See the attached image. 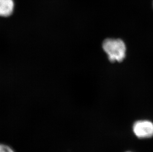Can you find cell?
Here are the masks:
<instances>
[{
	"label": "cell",
	"instance_id": "6",
	"mask_svg": "<svg viewBox=\"0 0 153 152\" xmlns=\"http://www.w3.org/2000/svg\"></svg>",
	"mask_w": 153,
	"mask_h": 152
},
{
	"label": "cell",
	"instance_id": "5",
	"mask_svg": "<svg viewBox=\"0 0 153 152\" xmlns=\"http://www.w3.org/2000/svg\"></svg>",
	"mask_w": 153,
	"mask_h": 152
},
{
	"label": "cell",
	"instance_id": "4",
	"mask_svg": "<svg viewBox=\"0 0 153 152\" xmlns=\"http://www.w3.org/2000/svg\"><path fill=\"white\" fill-rule=\"evenodd\" d=\"M0 152H15L10 147L4 144L0 143Z\"/></svg>",
	"mask_w": 153,
	"mask_h": 152
},
{
	"label": "cell",
	"instance_id": "1",
	"mask_svg": "<svg viewBox=\"0 0 153 152\" xmlns=\"http://www.w3.org/2000/svg\"><path fill=\"white\" fill-rule=\"evenodd\" d=\"M102 47L111 62H120L126 58V46L124 41L121 39H105L102 42Z\"/></svg>",
	"mask_w": 153,
	"mask_h": 152
},
{
	"label": "cell",
	"instance_id": "2",
	"mask_svg": "<svg viewBox=\"0 0 153 152\" xmlns=\"http://www.w3.org/2000/svg\"><path fill=\"white\" fill-rule=\"evenodd\" d=\"M133 132L137 137L148 138L153 137V123L147 120L135 122L133 126Z\"/></svg>",
	"mask_w": 153,
	"mask_h": 152
},
{
	"label": "cell",
	"instance_id": "3",
	"mask_svg": "<svg viewBox=\"0 0 153 152\" xmlns=\"http://www.w3.org/2000/svg\"><path fill=\"white\" fill-rule=\"evenodd\" d=\"M15 7L13 0H0V16L7 17L12 15Z\"/></svg>",
	"mask_w": 153,
	"mask_h": 152
}]
</instances>
